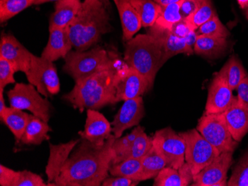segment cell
Instances as JSON below:
<instances>
[{
    "label": "cell",
    "instance_id": "21",
    "mask_svg": "<svg viewBox=\"0 0 248 186\" xmlns=\"http://www.w3.org/2000/svg\"><path fill=\"white\" fill-rule=\"evenodd\" d=\"M193 172L186 162L178 169L166 166L155 177L154 186H186L193 182Z\"/></svg>",
    "mask_w": 248,
    "mask_h": 186
},
{
    "label": "cell",
    "instance_id": "50",
    "mask_svg": "<svg viewBox=\"0 0 248 186\" xmlns=\"http://www.w3.org/2000/svg\"><path fill=\"white\" fill-rule=\"evenodd\" d=\"M100 2H104L107 6H108L109 5V2H108V0H100Z\"/></svg>",
    "mask_w": 248,
    "mask_h": 186
},
{
    "label": "cell",
    "instance_id": "24",
    "mask_svg": "<svg viewBox=\"0 0 248 186\" xmlns=\"http://www.w3.org/2000/svg\"><path fill=\"white\" fill-rule=\"evenodd\" d=\"M227 39L198 34L194 45V53L209 59H216L223 55L228 49Z\"/></svg>",
    "mask_w": 248,
    "mask_h": 186
},
{
    "label": "cell",
    "instance_id": "25",
    "mask_svg": "<svg viewBox=\"0 0 248 186\" xmlns=\"http://www.w3.org/2000/svg\"><path fill=\"white\" fill-rule=\"evenodd\" d=\"M49 131H51V129L48 123L34 115H31L22 135L21 143L28 145H40L43 141L49 140L50 137L48 134Z\"/></svg>",
    "mask_w": 248,
    "mask_h": 186
},
{
    "label": "cell",
    "instance_id": "18",
    "mask_svg": "<svg viewBox=\"0 0 248 186\" xmlns=\"http://www.w3.org/2000/svg\"><path fill=\"white\" fill-rule=\"evenodd\" d=\"M73 48L69 28L49 29L48 44L42 53V57L55 62L61 58H65Z\"/></svg>",
    "mask_w": 248,
    "mask_h": 186
},
{
    "label": "cell",
    "instance_id": "48",
    "mask_svg": "<svg viewBox=\"0 0 248 186\" xmlns=\"http://www.w3.org/2000/svg\"><path fill=\"white\" fill-rule=\"evenodd\" d=\"M58 1H60V0H35L33 5H42V4L48 3V2H58Z\"/></svg>",
    "mask_w": 248,
    "mask_h": 186
},
{
    "label": "cell",
    "instance_id": "35",
    "mask_svg": "<svg viewBox=\"0 0 248 186\" xmlns=\"http://www.w3.org/2000/svg\"><path fill=\"white\" fill-rule=\"evenodd\" d=\"M198 34L228 39L231 34L217 15L198 29Z\"/></svg>",
    "mask_w": 248,
    "mask_h": 186
},
{
    "label": "cell",
    "instance_id": "13",
    "mask_svg": "<svg viewBox=\"0 0 248 186\" xmlns=\"http://www.w3.org/2000/svg\"><path fill=\"white\" fill-rule=\"evenodd\" d=\"M33 54L11 34H2L0 41V57L9 61L16 72H23L26 77L31 70Z\"/></svg>",
    "mask_w": 248,
    "mask_h": 186
},
{
    "label": "cell",
    "instance_id": "5",
    "mask_svg": "<svg viewBox=\"0 0 248 186\" xmlns=\"http://www.w3.org/2000/svg\"><path fill=\"white\" fill-rule=\"evenodd\" d=\"M117 54L100 46L85 51H71L64 58L63 71L79 83L97 72L111 67L118 59Z\"/></svg>",
    "mask_w": 248,
    "mask_h": 186
},
{
    "label": "cell",
    "instance_id": "37",
    "mask_svg": "<svg viewBox=\"0 0 248 186\" xmlns=\"http://www.w3.org/2000/svg\"><path fill=\"white\" fill-rule=\"evenodd\" d=\"M15 68L9 61L0 57V90L4 91L8 85L16 83L15 80Z\"/></svg>",
    "mask_w": 248,
    "mask_h": 186
},
{
    "label": "cell",
    "instance_id": "3",
    "mask_svg": "<svg viewBox=\"0 0 248 186\" xmlns=\"http://www.w3.org/2000/svg\"><path fill=\"white\" fill-rule=\"evenodd\" d=\"M107 6L100 0H84L69 28V36L76 51L90 49L104 34L111 31Z\"/></svg>",
    "mask_w": 248,
    "mask_h": 186
},
{
    "label": "cell",
    "instance_id": "6",
    "mask_svg": "<svg viewBox=\"0 0 248 186\" xmlns=\"http://www.w3.org/2000/svg\"><path fill=\"white\" fill-rule=\"evenodd\" d=\"M199 132L220 153L233 152L238 142L232 138L227 124L224 114H210L204 112L199 119Z\"/></svg>",
    "mask_w": 248,
    "mask_h": 186
},
{
    "label": "cell",
    "instance_id": "10",
    "mask_svg": "<svg viewBox=\"0 0 248 186\" xmlns=\"http://www.w3.org/2000/svg\"><path fill=\"white\" fill-rule=\"evenodd\" d=\"M27 79L46 98L49 94H58L61 90L59 76L54 62L34 54L32 56L31 70Z\"/></svg>",
    "mask_w": 248,
    "mask_h": 186
},
{
    "label": "cell",
    "instance_id": "49",
    "mask_svg": "<svg viewBox=\"0 0 248 186\" xmlns=\"http://www.w3.org/2000/svg\"><path fill=\"white\" fill-rule=\"evenodd\" d=\"M238 4L241 8L243 10L246 9L248 7V0H237Z\"/></svg>",
    "mask_w": 248,
    "mask_h": 186
},
{
    "label": "cell",
    "instance_id": "2",
    "mask_svg": "<svg viewBox=\"0 0 248 186\" xmlns=\"http://www.w3.org/2000/svg\"><path fill=\"white\" fill-rule=\"evenodd\" d=\"M124 64V60L118 58L111 67L75 83L73 89L64 95L63 99L81 112L85 109L98 110L117 103L115 83L118 72Z\"/></svg>",
    "mask_w": 248,
    "mask_h": 186
},
{
    "label": "cell",
    "instance_id": "7",
    "mask_svg": "<svg viewBox=\"0 0 248 186\" xmlns=\"http://www.w3.org/2000/svg\"><path fill=\"white\" fill-rule=\"evenodd\" d=\"M179 134L185 140V162L188 164L194 176L221 154L197 129H192Z\"/></svg>",
    "mask_w": 248,
    "mask_h": 186
},
{
    "label": "cell",
    "instance_id": "51",
    "mask_svg": "<svg viewBox=\"0 0 248 186\" xmlns=\"http://www.w3.org/2000/svg\"><path fill=\"white\" fill-rule=\"evenodd\" d=\"M245 15L246 16L247 19H248V7L245 10Z\"/></svg>",
    "mask_w": 248,
    "mask_h": 186
},
{
    "label": "cell",
    "instance_id": "45",
    "mask_svg": "<svg viewBox=\"0 0 248 186\" xmlns=\"http://www.w3.org/2000/svg\"><path fill=\"white\" fill-rule=\"evenodd\" d=\"M143 131H144V128L142 127V126H138L137 127L132 130L130 134L126 135V137H127L128 140L132 143V142L137 138Z\"/></svg>",
    "mask_w": 248,
    "mask_h": 186
},
{
    "label": "cell",
    "instance_id": "39",
    "mask_svg": "<svg viewBox=\"0 0 248 186\" xmlns=\"http://www.w3.org/2000/svg\"><path fill=\"white\" fill-rule=\"evenodd\" d=\"M40 175L29 171L19 172V177L16 186H47Z\"/></svg>",
    "mask_w": 248,
    "mask_h": 186
},
{
    "label": "cell",
    "instance_id": "17",
    "mask_svg": "<svg viewBox=\"0 0 248 186\" xmlns=\"http://www.w3.org/2000/svg\"><path fill=\"white\" fill-rule=\"evenodd\" d=\"M147 34L155 37L161 43L163 51V65L168 59L178 54L191 55L194 53V50L188 45L185 38L177 37L170 30H162L152 26Z\"/></svg>",
    "mask_w": 248,
    "mask_h": 186
},
{
    "label": "cell",
    "instance_id": "30",
    "mask_svg": "<svg viewBox=\"0 0 248 186\" xmlns=\"http://www.w3.org/2000/svg\"><path fill=\"white\" fill-rule=\"evenodd\" d=\"M181 5L182 0L161 6V13L153 26L162 30H170L174 25L184 19L181 14Z\"/></svg>",
    "mask_w": 248,
    "mask_h": 186
},
{
    "label": "cell",
    "instance_id": "46",
    "mask_svg": "<svg viewBox=\"0 0 248 186\" xmlns=\"http://www.w3.org/2000/svg\"><path fill=\"white\" fill-rule=\"evenodd\" d=\"M3 91L0 90V117L3 115L7 108H8L6 105H5V101L3 97Z\"/></svg>",
    "mask_w": 248,
    "mask_h": 186
},
{
    "label": "cell",
    "instance_id": "34",
    "mask_svg": "<svg viewBox=\"0 0 248 186\" xmlns=\"http://www.w3.org/2000/svg\"><path fill=\"white\" fill-rule=\"evenodd\" d=\"M152 147H153V140L144 131H143L131 143L125 159H130V158L140 159L146 155V153L150 151Z\"/></svg>",
    "mask_w": 248,
    "mask_h": 186
},
{
    "label": "cell",
    "instance_id": "1",
    "mask_svg": "<svg viewBox=\"0 0 248 186\" xmlns=\"http://www.w3.org/2000/svg\"><path fill=\"white\" fill-rule=\"evenodd\" d=\"M115 136L111 135L103 145L92 143L82 139L80 145L67 159L57 186H100L108 177L113 160Z\"/></svg>",
    "mask_w": 248,
    "mask_h": 186
},
{
    "label": "cell",
    "instance_id": "19",
    "mask_svg": "<svg viewBox=\"0 0 248 186\" xmlns=\"http://www.w3.org/2000/svg\"><path fill=\"white\" fill-rule=\"evenodd\" d=\"M223 114L232 138L239 143L248 133V107L235 97Z\"/></svg>",
    "mask_w": 248,
    "mask_h": 186
},
{
    "label": "cell",
    "instance_id": "12",
    "mask_svg": "<svg viewBox=\"0 0 248 186\" xmlns=\"http://www.w3.org/2000/svg\"><path fill=\"white\" fill-rule=\"evenodd\" d=\"M232 151L221 153L193 177V186H228L227 175L232 162Z\"/></svg>",
    "mask_w": 248,
    "mask_h": 186
},
{
    "label": "cell",
    "instance_id": "8",
    "mask_svg": "<svg viewBox=\"0 0 248 186\" xmlns=\"http://www.w3.org/2000/svg\"><path fill=\"white\" fill-rule=\"evenodd\" d=\"M7 95L11 107L29 111L43 121H49L51 104L48 100L42 97L35 86L31 83H16Z\"/></svg>",
    "mask_w": 248,
    "mask_h": 186
},
{
    "label": "cell",
    "instance_id": "42",
    "mask_svg": "<svg viewBox=\"0 0 248 186\" xmlns=\"http://www.w3.org/2000/svg\"><path fill=\"white\" fill-rule=\"evenodd\" d=\"M203 0H182L181 14L184 19L193 14L198 9Z\"/></svg>",
    "mask_w": 248,
    "mask_h": 186
},
{
    "label": "cell",
    "instance_id": "44",
    "mask_svg": "<svg viewBox=\"0 0 248 186\" xmlns=\"http://www.w3.org/2000/svg\"><path fill=\"white\" fill-rule=\"evenodd\" d=\"M238 99L248 107V75L237 87Z\"/></svg>",
    "mask_w": 248,
    "mask_h": 186
},
{
    "label": "cell",
    "instance_id": "15",
    "mask_svg": "<svg viewBox=\"0 0 248 186\" xmlns=\"http://www.w3.org/2000/svg\"><path fill=\"white\" fill-rule=\"evenodd\" d=\"M234 97L232 90L226 80L217 73L209 87L205 105L206 113H224L232 103Z\"/></svg>",
    "mask_w": 248,
    "mask_h": 186
},
{
    "label": "cell",
    "instance_id": "16",
    "mask_svg": "<svg viewBox=\"0 0 248 186\" xmlns=\"http://www.w3.org/2000/svg\"><path fill=\"white\" fill-rule=\"evenodd\" d=\"M111 132V123L103 114L94 109H88L84 130L79 132L81 139L95 145H103L112 135Z\"/></svg>",
    "mask_w": 248,
    "mask_h": 186
},
{
    "label": "cell",
    "instance_id": "33",
    "mask_svg": "<svg viewBox=\"0 0 248 186\" xmlns=\"http://www.w3.org/2000/svg\"><path fill=\"white\" fill-rule=\"evenodd\" d=\"M217 15L211 0H203L196 12L185 19L197 30L201 26L207 23V21Z\"/></svg>",
    "mask_w": 248,
    "mask_h": 186
},
{
    "label": "cell",
    "instance_id": "41",
    "mask_svg": "<svg viewBox=\"0 0 248 186\" xmlns=\"http://www.w3.org/2000/svg\"><path fill=\"white\" fill-rule=\"evenodd\" d=\"M194 30H196L195 28L186 19H183L174 25L170 31L177 37L185 38L189 33Z\"/></svg>",
    "mask_w": 248,
    "mask_h": 186
},
{
    "label": "cell",
    "instance_id": "29",
    "mask_svg": "<svg viewBox=\"0 0 248 186\" xmlns=\"http://www.w3.org/2000/svg\"><path fill=\"white\" fill-rule=\"evenodd\" d=\"M139 14L142 27L150 28L155 23L161 13V6L153 0H129Z\"/></svg>",
    "mask_w": 248,
    "mask_h": 186
},
{
    "label": "cell",
    "instance_id": "52",
    "mask_svg": "<svg viewBox=\"0 0 248 186\" xmlns=\"http://www.w3.org/2000/svg\"><path fill=\"white\" fill-rule=\"evenodd\" d=\"M114 2H115V5H118V0H113Z\"/></svg>",
    "mask_w": 248,
    "mask_h": 186
},
{
    "label": "cell",
    "instance_id": "22",
    "mask_svg": "<svg viewBox=\"0 0 248 186\" xmlns=\"http://www.w3.org/2000/svg\"><path fill=\"white\" fill-rule=\"evenodd\" d=\"M117 8L121 17L124 41H129L141 29L140 16L129 0H118Z\"/></svg>",
    "mask_w": 248,
    "mask_h": 186
},
{
    "label": "cell",
    "instance_id": "28",
    "mask_svg": "<svg viewBox=\"0 0 248 186\" xmlns=\"http://www.w3.org/2000/svg\"><path fill=\"white\" fill-rule=\"evenodd\" d=\"M218 73L226 80L227 83L232 91L237 89L238 86L248 76L242 62L235 55L230 57Z\"/></svg>",
    "mask_w": 248,
    "mask_h": 186
},
{
    "label": "cell",
    "instance_id": "14",
    "mask_svg": "<svg viewBox=\"0 0 248 186\" xmlns=\"http://www.w3.org/2000/svg\"><path fill=\"white\" fill-rule=\"evenodd\" d=\"M121 108L114 117L111 125L113 126L112 132L115 138L122 137L126 129L139 126L145 114L142 97L124 101Z\"/></svg>",
    "mask_w": 248,
    "mask_h": 186
},
{
    "label": "cell",
    "instance_id": "11",
    "mask_svg": "<svg viewBox=\"0 0 248 186\" xmlns=\"http://www.w3.org/2000/svg\"><path fill=\"white\" fill-rule=\"evenodd\" d=\"M115 88L118 102L142 97L146 91L150 90L146 79L126 62L118 72Z\"/></svg>",
    "mask_w": 248,
    "mask_h": 186
},
{
    "label": "cell",
    "instance_id": "43",
    "mask_svg": "<svg viewBox=\"0 0 248 186\" xmlns=\"http://www.w3.org/2000/svg\"><path fill=\"white\" fill-rule=\"evenodd\" d=\"M139 182L134 181L131 179L124 177H107L103 182V186H135Z\"/></svg>",
    "mask_w": 248,
    "mask_h": 186
},
{
    "label": "cell",
    "instance_id": "36",
    "mask_svg": "<svg viewBox=\"0 0 248 186\" xmlns=\"http://www.w3.org/2000/svg\"><path fill=\"white\" fill-rule=\"evenodd\" d=\"M228 186H248V151L234 167Z\"/></svg>",
    "mask_w": 248,
    "mask_h": 186
},
{
    "label": "cell",
    "instance_id": "20",
    "mask_svg": "<svg viewBox=\"0 0 248 186\" xmlns=\"http://www.w3.org/2000/svg\"><path fill=\"white\" fill-rule=\"evenodd\" d=\"M80 142V140H76L59 145L50 144V156L46 168L48 186H56L54 182L59 177L64 164L70 157L71 152Z\"/></svg>",
    "mask_w": 248,
    "mask_h": 186
},
{
    "label": "cell",
    "instance_id": "27",
    "mask_svg": "<svg viewBox=\"0 0 248 186\" xmlns=\"http://www.w3.org/2000/svg\"><path fill=\"white\" fill-rule=\"evenodd\" d=\"M167 166V162L154 147L142 158V166L135 181L140 182L155 179L160 172Z\"/></svg>",
    "mask_w": 248,
    "mask_h": 186
},
{
    "label": "cell",
    "instance_id": "32",
    "mask_svg": "<svg viewBox=\"0 0 248 186\" xmlns=\"http://www.w3.org/2000/svg\"><path fill=\"white\" fill-rule=\"evenodd\" d=\"M34 2L35 0H0V22L9 20L33 5Z\"/></svg>",
    "mask_w": 248,
    "mask_h": 186
},
{
    "label": "cell",
    "instance_id": "9",
    "mask_svg": "<svg viewBox=\"0 0 248 186\" xmlns=\"http://www.w3.org/2000/svg\"><path fill=\"white\" fill-rule=\"evenodd\" d=\"M153 145L163 157L167 166L178 169L185 162V143L179 134L171 128L157 130L154 134Z\"/></svg>",
    "mask_w": 248,
    "mask_h": 186
},
{
    "label": "cell",
    "instance_id": "26",
    "mask_svg": "<svg viewBox=\"0 0 248 186\" xmlns=\"http://www.w3.org/2000/svg\"><path fill=\"white\" fill-rule=\"evenodd\" d=\"M31 116V114H29L19 108L11 106L7 108L5 113L0 119L13 133L16 143H19L22 140Z\"/></svg>",
    "mask_w": 248,
    "mask_h": 186
},
{
    "label": "cell",
    "instance_id": "38",
    "mask_svg": "<svg viewBox=\"0 0 248 186\" xmlns=\"http://www.w3.org/2000/svg\"><path fill=\"white\" fill-rule=\"evenodd\" d=\"M130 145L131 143L128 140L126 136L115 139L113 143V145H112L115 157H114L113 160L111 162V165L119 163V162H122L125 159Z\"/></svg>",
    "mask_w": 248,
    "mask_h": 186
},
{
    "label": "cell",
    "instance_id": "4",
    "mask_svg": "<svg viewBox=\"0 0 248 186\" xmlns=\"http://www.w3.org/2000/svg\"><path fill=\"white\" fill-rule=\"evenodd\" d=\"M162 45L150 34H139L126 42L124 60L146 79L153 87L157 72L162 67Z\"/></svg>",
    "mask_w": 248,
    "mask_h": 186
},
{
    "label": "cell",
    "instance_id": "40",
    "mask_svg": "<svg viewBox=\"0 0 248 186\" xmlns=\"http://www.w3.org/2000/svg\"><path fill=\"white\" fill-rule=\"evenodd\" d=\"M19 172H15L6 166H0V186H16Z\"/></svg>",
    "mask_w": 248,
    "mask_h": 186
},
{
    "label": "cell",
    "instance_id": "31",
    "mask_svg": "<svg viewBox=\"0 0 248 186\" xmlns=\"http://www.w3.org/2000/svg\"><path fill=\"white\" fill-rule=\"evenodd\" d=\"M142 158H130L119 163L111 165L109 169V173L112 177H127L135 181L141 169Z\"/></svg>",
    "mask_w": 248,
    "mask_h": 186
},
{
    "label": "cell",
    "instance_id": "23",
    "mask_svg": "<svg viewBox=\"0 0 248 186\" xmlns=\"http://www.w3.org/2000/svg\"><path fill=\"white\" fill-rule=\"evenodd\" d=\"M81 0H60L56 2L55 11L50 19L49 29L69 26L78 15Z\"/></svg>",
    "mask_w": 248,
    "mask_h": 186
},
{
    "label": "cell",
    "instance_id": "47",
    "mask_svg": "<svg viewBox=\"0 0 248 186\" xmlns=\"http://www.w3.org/2000/svg\"><path fill=\"white\" fill-rule=\"evenodd\" d=\"M156 3L161 5V6H165L169 4L174 3V2H178L180 0H153Z\"/></svg>",
    "mask_w": 248,
    "mask_h": 186
}]
</instances>
